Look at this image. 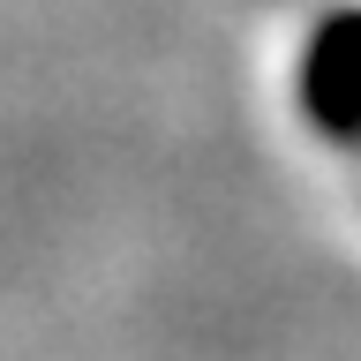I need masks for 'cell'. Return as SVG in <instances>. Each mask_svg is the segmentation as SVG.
I'll use <instances>...</instances> for the list:
<instances>
[{
    "mask_svg": "<svg viewBox=\"0 0 361 361\" xmlns=\"http://www.w3.org/2000/svg\"><path fill=\"white\" fill-rule=\"evenodd\" d=\"M301 106L331 143H361V16H338L316 30L301 61Z\"/></svg>",
    "mask_w": 361,
    "mask_h": 361,
    "instance_id": "obj_1",
    "label": "cell"
}]
</instances>
